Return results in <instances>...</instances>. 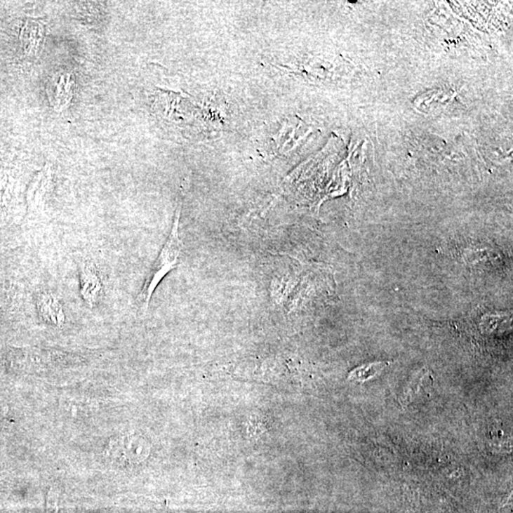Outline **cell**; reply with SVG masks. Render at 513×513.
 <instances>
[{
    "label": "cell",
    "mask_w": 513,
    "mask_h": 513,
    "mask_svg": "<svg viewBox=\"0 0 513 513\" xmlns=\"http://www.w3.org/2000/svg\"><path fill=\"white\" fill-rule=\"evenodd\" d=\"M180 216H181V205L177 208L175 218L173 227H171V233H169L168 239H166L165 244H164L162 251H161L159 256L153 262L152 268L149 274H147L146 281L142 287L141 291L137 296L136 303L141 311H147L149 309L150 300H152L153 293L159 286L162 279L171 271L175 269L178 267L182 254V243L180 239L179 225Z\"/></svg>",
    "instance_id": "obj_1"
},
{
    "label": "cell",
    "mask_w": 513,
    "mask_h": 513,
    "mask_svg": "<svg viewBox=\"0 0 513 513\" xmlns=\"http://www.w3.org/2000/svg\"><path fill=\"white\" fill-rule=\"evenodd\" d=\"M149 453L150 446L147 439L130 434L112 439L106 448L105 458L115 466L127 468L147 460Z\"/></svg>",
    "instance_id": "obj_2"
},
{
    "label": "cell",
    "mask_w": 513,
    "mask_h": 513,
    "mask_svg": "<svg viewBox=\"0 0 513 513\" xmlns=\"http://www.w3.org/2000/svg\"><path fill=\"white\" fill-rule=\"evenodd\" d=\"M79 293L88 307L96 308L103 302L106 294L103 276L98 265L91 260L80 263Z\"/></svg>",
    "instance_id": "obj_3"
},
{
    "label": "cell",
    "mask_w": 513,
    "mask_h": 513,
    "mask_svg": "<svg viewBox=\"0 0 513 513\" xmlns=\"http://www.w3.org/2000/svg\"><path fill=\"white\" fill-rule=\"evenodd\" d=\"M36 310L45 324L60 328L66 324V313L58 295L52 291L40 292L36 297Z\"/></svg>",
    "instance_id": "obj_4"
},
{
    "label": "cell",
    "mask_w": 513,
    "mask_h": 513,
    "mask_svg": "<svg viewBox=\"0 0 513 513\" xmlns=\"http://www.w3.org/2000/svg\"><path fill=\"white\" fill-rule=\"evenodd\" d=\"M429 380V374L426 370L421 371L419 374L413 378L412 382L410 383L409 387L406 389V391L403 394L401 399V404L407 405L409 404L411 400L416 396V394L420 391L421 388L427 385V381Z\"/></svg>",
    "instance_id": "obj_5"
},
{
    "label": "cell",
    "mask_w": 513,
    "mask_h": 513,
    "mask_svg": "<svg viewBox=\"0 0 513 513\" xmlns=\"http://www.w3.org/2000/svg\"><path fill=\"white\" fill-rule=\"evenodd\" d=\"M386 365L387 364H382V362L364 365V366L357 368L356 370H354L350 375H349V378L351 380L356 381L370 380V378H374L381 370L384 369Z\"/></svg>",
    "instance_id": "obj_6"
}]
</instances>
